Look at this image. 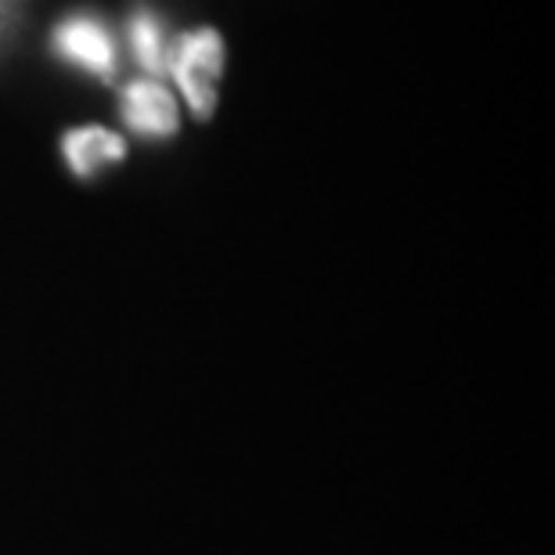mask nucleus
Segmentation results:
<instances>
[{"instance_id":"7ed1b4c3","label":"nucleus","mask_w":555,"mask_h":555,"mask_svg":"<svg viewBox=\"0 0 555 555\" xmlns=\"http://www.w3.org/2000/svg\"><path fill=\"white\" fill-rule=\"evenodd\" d=\"M119 113H124V124L134 130V134L149 141H163L177 134V102H173V94L155 80L130 83L124 98H119Z\"/></svg>"},{"instance_id":"39448f33","label":"nucleus","mask_w":555,"mask_h":555,"mask_svg":"<svg viewBox=\"0 0 555 555\" xmlns=\"http://www.w3.org/2000/svg\"><path fill=\"white\" fill-rule=\"evenodd\" d=\"M130 48H134L141 69H149L152 76L170 73V33H166V22L155 11L141 8L130 15Z\"/></svg>"},{"instance_id":"20e7f679","label":"nucleus","mask_w":555,"mask_h":555,"mask_svg":"<svg viewBox=\"0 0 555 555\" xmlns=\"http://www.w3.org/2000/svg\"><path fill=\"white\" fill-rule=\"evenodd\" d=\"M62 155H65V163H69V170L87 181V177L102 173L105 166L124 159L127 144L124 138L105 127H80L62 138Z\"/></svg>"},{"instance_id":"f257e3e1","label":"nucleus","mask_w":555,"mask_h":555,"mask_svg":"<svg viewBox=\"0 0 555 555\" xmlns=\"http://www.w3.org/2000/svg\"><path fill=\"white\" fill-rule=\"evenodd\" d=\"M170 73L184 91L198 119H209L217 108V80L224 73V40L217 29H192L170 51Z\"/></svg>"},{"instance_id":"f03ea898","label":"nucleus","mask_w":555,"mask_h":555,"mask_svg":"<svg viewBox=\"0 0 555 555\" xmlns=\"http://www.w3.org/2000/svg\"><path fill=\"white\" fill-rule=\"evenodd\" d=\"M51 48L62 62L98 76V80H113L116 76L113 29L98 15H91V11H76V15L62 18L51 33Z\"/></svg>"}]
</instances>
